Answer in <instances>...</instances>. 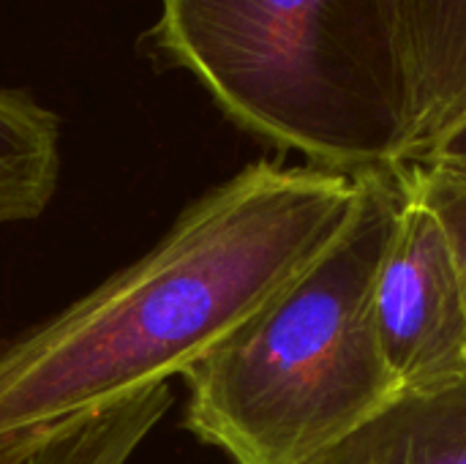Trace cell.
I'll return each mask as SVG.
<instances>
[{
  "label": "cell",
  "mask_w": 466,
  "mask_h": 464,
  "mask_svg": "<svg viewBox=\"0 0 466 464\" xmlns=\"http://www.w3.org/2000/svg\"><path fill=\"white\" fill-rule=\"evenodd\" d=\"M360 172L254 161L197 197L131 265L0 336V464L186 377L347 230Z\"/></svg>",
  "instance_id": "obj_1"
},
{
  "label": "cell",
  "mask_w": 466,
  "mask_h": 464,
  "mask_svg": "<svg viewBox=\"0 0 466 464\" xmlns=\"http://www.w3.org/2000/svg\"><path fill=\"white\" fill-rule=\"evenodd\" d=\"M153 38L232 123L311 167H407V0H161Z\"/></svg>",
  "instance_id": "obj_2"
},
{
  "label": "cell",
  "mask_w": 466,
  "mask_h": 464,
  "mask_svg": "<svg viewBox=\"0 0 466 464\" xmlns=\"http://www.w3.org/2000/svg\"><path fill=\"white\" fill-rule=\"evenodd\" d=\"M407 200L401 170L360 172L339 241L186 372L183 427L232 464H303L401 391L374 328V282Z\"/></svg>",
  "instance_id": "obj_3"
},
{
  "label": "cell",
  "mask_w": 466,
  "mask_h": 464,
  "mask_svg": "<svg viewBox=\"0 0 466 464\" xmlns=\"http://www.w3.org/2000/svg\"><path fill=\"white\" fill-rule=\"evenodd\" d=\"M374 328L401 394L466 383L461 273L442 222L418 197L410 175L407 200L374 282Z\"/></svg>",
  "instance_id": "obj_4"
},
{
  "label": "cell",
  "mask_w": 466,
  "mask_h": 464,
  "mask_svg": "<svg viewBox=\"0 0 466 464\" xmlns=\"http://www.w3.org/2000/svg\"><path fill=\"white\" fill-rule=\"evenodd\" d=\"M303 464H466V383L399 394Z\"/></svg>",
  "instance_id": "obj_5"
},
{
  "label": "cell",
  "mask_w": 466,
  "mask_h": 464,
  "mask_svg": "<svg viewBox=\"0 0 466 464\" xmlns=\"http://www.w3.org/2000/svg\"><path fill=\"white\" fill-rule=\"evenodd\" d=\"M415 123L407 167L466 118V0H407Z\"/></svg>",
  "instance_id": "obj_6"
},
{
  "label": "cell",
  "mask_w": 466,
  "mask_h": 464,
  "mask_svg": "<svg viewBox=\"0 0 466 464\" xmlns=\"http://www.w3.org/2000/svg\"><path fill=\"white\" fill-rule=\"evenodd\" d=\"M60 118L35 96L0 88V227L35 222L52 205L60 170Z\"/></svg>",
  "instance_id": "obj_7"
},
{
  "label": "cell",
  "mask_w": 466,
  "mask_h": 464,
  "mask_svg": "<svg viewBox=\"0 0 466 464\" xmlns=\"http://www.w3.org/2000/svg\"><path fill=\"white\" fill-rule=\"evenodd\" d=\"M172 405L175 394L169 386L145 391L55 440L27 464H128Z\"/></svg>",
  "instance_id": "obj_8"
},
{
  "label": "cell",
  "mask_w": 466,
  "mask_h": 464,
  "mask_svg": "<svg viewBox=\"0 0 466 464\" xmlns=\"http://www.w3.org/2000/svg\"><path fill=\"white\" fill-rule=\"evenodd\" d=\"M407 175L418 197L437 213V219L448 232L466 298V183L423 167H407Z\"/></svg>",
  "instance_id": "obj_9"
},
{
  "label": "cell",
  "mask_w": 466,
  "mask_h": 464,
  "mask_svg": "<svg viewBox=\"0 0 466 464\" xmlns=\"http://www.w3.org/2000/svg\"><path fill=\"white\" fill-rule=\"evenodd\" d=\"M412 167H423V170L466 183V118L461 123H456L440 142H434L431 150Z\"/></svg>",
  "instance_id": "obj_10"
}]
</instances>
